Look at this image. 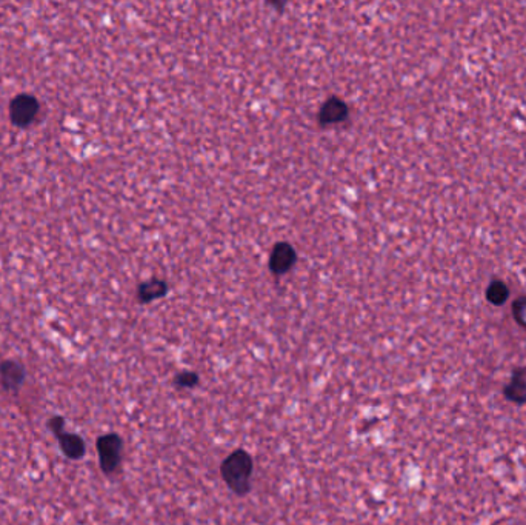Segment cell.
<instances>
[{
    "instance_id": "obj_1",
    "label": "cell",
    "mask_w": 526,
    "mask_h": 525,
    "mask_svg": "<svg viewBox=\"0 0 526 525\" xmlns=\"http://www.w3.org/2000/svg\"><path fill=\"white\" fill-rule=\"evenodd\" d=\"M252 468L254 464L250 453L238 448L234 450L225 460H223L220 473L223 481H225V484L236 493V495L245 496L248 495L251 490Z\"/></svg>"
},
{
    "instance_id": "obj_2",
    "label": "cell",
    "mask_w": 526,
    "mask_h": 525,
    "mask_svg": "<svg viewBox=\"0 0 526 525\" xmlns=\"http://www.w3.org/2000/svg\"><path fill=\"white\" fill-rule=\"evenodd\" d=\"M100 468L105 474H113L122 460V439L116 433L103 434L97 439Z\"/></svg>"
},
{
    "instance_id": "obj_3",
    "label": "cell",
    "mask_w": 526,
    "mask_h": 525,
    "mask_svg": "<svg viewBox=\"0 0 526 525\" xmlns=\"http://www.w3.org/2000/svg\"><path fill=\"white\" fill-rule=\"evenodd\" d=\"M10 111L11 119L15 125L28 126L39 114V102L31 94H19L13 99Z\"/></svg>"
},
{
    "instance_id": "obj_4",
    "label": "cell",
    "mask_w": 526,
    "mask_h": 525,
    "mask_svg": "<svg viewBox=\"0 0 526 525\" xmlns=\"http://www.w3.org/2000/svg\"><path fill=\"white\" fill-rule=\"evenodd\" d=\"M25 379V370L19 362L5 361L0 364V380L8 392L15 393Z\"/></svg>"
},
{
    "instance_id": "obj_5",
    "label": "cell",
    "mask_w": 526,
    "mask_h": 525,
    "mask_svg": "<svg viewBox=\"0 0 526 525\" xmlns=\"http://www.w3.org/2000/svg\"><path fill=\"white\" fill-rule=\"evenodd\" d=\"M294 262H296V251H294L292 246L288 244H281L276 245L273 253H271L269 267L274 273L282 274L288 272L294 265Z\"/></svg>"
},
{
    "instance_id": "obj_6",
    "label": "cell",
    "mask_w": 526,
    "mask_h": 525,
    "mask_svg": "<svg viewBox=\"0 0 526 525\" xmlns=\"http://www.w3.org/2000/svg\"><path fill=\"white\" fill-rule=\"evenodd\" d=\"M348 116V107L344 100L340 99H331L322 107L321 113H318V121L323 125H331L337 124Z\"/></svg>"
},
{
    "instance_id": "obj_7",
    "label": "cell",
    "mask_w": 526,
    "mask_h": 525,
    "mask_svg": "<svg viewBox=\"0 0 526 525\" xmlns=\"http://www.w3.org/2000/svg\"><path fill=\"white\" fill-rule=\"evenodd\" d=\"M505 396L515 404L526 402V368L514 370L513 379L505 387Z\"/></svg>"
},
{
    "instance_id": "obj_8",
    "label": "cell",
    "mask_w": 526,
    "mask_h": 525,
    "mask_svg": "<svg viewBox=\"0 0 526 525\" xmlns=\"http://www.w3.org/2000/svg\"><path fill=\"white\" fill-rule=\"evenodd\" d=\"M59 442L62 451L69 459H81L85 455V442L81 436L77 434H68V433H62L59 436Z\"/></svg>"
},
{
    "instance_id": "obj_9",
    "label": "cell",
    "mask_w": 526,
    "mask_h": 525,
    "mask_svg": "<svg viewBox=\"0 0 526 525\" xmlns=\"http://www.w3.org/2000/svg\"><path fill=\"white\" fill-rule=\"evenodd\" d=\"M166 293V285L162 281H149L139 286V299L142 302H149L163 296Z\"/></svg>"
},
{
    "instance_id": "obj_10",
    "label": "cell",
    "mask_w": 526,
    "mask_h": 525,
    "mask_svg": "<svg viewBox=\"0 0 526 525\" xmlns=\"http://www.w3.org/2000/svg\"><path fill=\"white\" fill-rule=\"evenodd\" d=\"M509 296V290L505 282L501 281H494L488 285L486 288V299H488L492 305H504Z\"/></svg>"
},
{
    "instance_id": "obj_11",
    "label": "cell",
    "mask_w": 526,
    "mask_h": 525,
    "mask_svg": "<svg viewBox=\"0 0 526 525\" xmlns=\"http://www.w3.org/2000/svg\"><path fill=\"white\" fill-rule=\"evenodd\" d=\"M198 384V375L194 371H182L174 378V385L179 388H193Z\"/></svg>"
},
{
    "instance_id": "obj_12",
    "label": "cell",
    "mask_w": 526,
    "mask_h": 525,
    "mask_svg": "<svg viewBox=\"0 0 526 525\" xmlns=\"http://www.w3.org/2000/svg\"><path fill=\"white\" fill-rule=\"evenodd\" d=\"M513 316L517 324L526 328V296L517 299L513 304Z\"/></svg>"
},
{
    "instance_id": "obj_13",
    "label": "cell",
    "mask_w": 526,
    "mask_h": 525,
    "mask_svg": "<svg viewBox=\"0 0 526 525\" xmlns=\"http://www.w3.org/2000/svg\"><path fill=\"white\" fill-rule=\"evenodd\" d=\"M48 427H50L51 432L59 437L63 433V418H60V416L53 418L50 420V424H48Z\"/></svg>"
}]
</instances>
